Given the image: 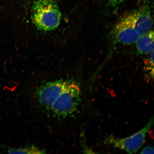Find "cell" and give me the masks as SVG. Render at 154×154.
Instances as JSON below:
<instances>
[{"instance_id":"obj_1","label":"cell","mask_w":154,"mask_h":154,"mask_svg":"<svg viewBox=\"0 0 154 154\" xmlns=\"http://www.w3.org/2000/svg\"><path fill=\"white\" fill-rule=\"evenodd\" d=\"M32 19L40 30H54L60 24L61 13L55 0H38L32 8Z\"/></svg>"},{"instance_id":"obj_2","label":"cell","mask_w":154,"mask_h":154,"mask_svg":"<svg viewBox=\"0 0 154 154\" xmlns=\"http://www.w3.org/2000/svg\"><path fill=\"white\" fill-rule=\"evenodd\" d=\"M82 91L79 84L74 80L66 88L52 106L51 110L58 117H66L74 113L79 105Z\"/></svg>"},{"instance_id":"obj_9","label":"cell","mask_w":154,"mask_h":154,"mask_svg":"<svg viewBox=\"0 0 154 154\" xmlns=\"http://www.w3.org/2000/svg\"><path fill=\"white\" fill-rule=\"evenodd\" d=\"M154 52L151 53L149 59L145 62V69L146 70L149 72V74L151 78H153L154 76Z\"/></svg>"},{"instance_id":"obj_4","label":"cell","mask_w":154,"mask_h":154,"mask_svg":"<svg viewBox=\"0 0 154 154\" xmlns=\"http://www.w3.org/2000/svg\"><path fill=\"white\" fill-rule=\"evenodd\" d=\"M72 80H57L46 83L40 86L36 94L40 104L46 109L51 110L54 104Z\"/></svg>"},{"instance_id":"obj_7","label":"cell","mask_w":154,"mask_h":154,"mask_svg":"<svg viewBox=\"0 0 154 154\" xmlns=\"http://www.w3.org/2000/svg\"><path fill=\"white\" fill-rule=\"evenodd\" d=\"M136 48L140 54H147L154 51V32L151 30L141 36L136 42Z\"/></svg>"},{"instance_id":"obj_3","label":"cell","mask_w":154,"mask_h":154,"mask_svg":"<svg viewBox=\"0 0 154 154\" xmlns=\"http://www.w3.org/2000/svg\"><path fill=\"white\" fill-rule=\"evenodd\" d=\"M153 125L154 118L152 117L145 126L132 135L122 138L109 136L106 138L104 143L129 154L136 153L145 143L146 136Z\"/></svg>"},{"instance_id":"obj_8","label":"cell","mask_w":154,"mask_h":154,"mask_svg":"<svg viewBox=\"0 0 154 154\" xmlns=\"http://www.w3.org/2000/svg\"><path fill=\"white\" fill-rule=\"evenodd\" d=\"M9 154H43L45 152L43 150L32 146L19 149H11L8 151Z\"/></svg>"},{"instance_id":"obj_6","label":"cell","mask_w":154,"mask_h":154,"mask_svg":"<svg viewBox=\"0 0 154 154\" xmlns=\"http://www.w3.org/2000/svg\"><path fill=\"white\" fill-rule=\"evenodd\" d=\"M128 15L132 25L140 36L151 30L153 20L149 5H144L129 13Z\"/></svg>"},{"instance_id":"obj_10","label":"cell","mask_w":154,"mask_h":154,"mask_svg":"<svg viewBox=\"0 0 154 154\" xmlns=\"http://www.w3.org/2000/svg\"><path fill=\"white\" fill-rule=\"evenodd\" d=\"M126 0H106L107 2L111 7H115L120 5Z\"/></svg>"},{"instance_id":"obj_11","label":"cell","mask_w":154,"mask_h":154,"mask_svg":"<svg viewBox=\"0 0 154 154\" xmlns=\"http://www.w3.org/2000/svg\"><path fill=\"white\" fill-rule=\"evenodd\" d=\"M154 152V149L153 147L151 146H148L142 149L141 154H153Z\"/></svg>"},{"instance_id":"obj_5","label":"cell","mask_w":154,"mask_h":154,"mask_svg":"<svg viewBox=\"0 0 154 154\" xmlns=\"http://www.w3.org/2000/svg\"><path fill=\"white\" fill-rule=\"evenodd\" d=\"M112 35L115 43L125 45L136 43L141 37L132 25L128 14L116 25Z\"/></svg>"}]
</instances>
